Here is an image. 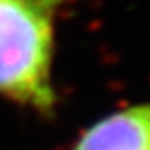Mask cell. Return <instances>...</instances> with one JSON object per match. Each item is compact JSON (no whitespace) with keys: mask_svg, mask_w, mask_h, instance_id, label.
Instances as JSON below:
<instances>
[{"mask_svg":"<svg viewBox=\"0 0 150 150\" xmlns=\"http://www.w3.org/2000/svg\"><path fill=\"white\" fill-rule=\"evenodd\" d=\"M56 0H0V94L49 107Z\"/></svg>","mask_w":150,"mask_h":150,"instance_id":"1","label":"cell"},{"mask_svg":"<svg viewBox=\"0 0 150 150\" xmlns=\"http://www.w3.org/2000/svg\"><path fill=\"white\" fill-rule=\"evenodd\" d=\"M75 150H150V103L126 107L100 120Z\"/></svg>","mask_w":150,"mask_h":150,"instance_id":"2","label":"cell"}]
</instances>
